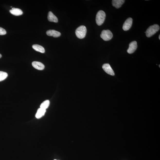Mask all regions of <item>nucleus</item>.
Returning a JSON list of instances; mask_svg holds the SVG:
<instances>
[{"mask_svg":"<svg viewBox=\"0 0 160 160\" xmlns=\"http://www.w3.org/2000/svg\"><path fill=\"white\" fill-rule=\"evenodd\" d=\"M159 40H160V35H159Z\"/></svg>","mask_w":160,"mask_h":160,"instance_id":"6ab92c4d","label":"nucleus"},{"mask_svg":"<svg viewBox=\"0 0 160 160\" xmlns=\"http://www.w3.org/2000/svg\"><path fill=\"white\" fill-rule=\"evenodd\" d=\"M159 67H160V65H159Z\"/></svg>","mask_w":160,"mask_h":160,"instance_id":"aec40b11","label":"nucleus"},{"mask_svg":"<svg viewBox=\"0 0 160 160\" xmlns=\"http://www.w3.org/2000/svg\"><path fill=\"white\" fill-rule=\"evenodd\" d=\"M106 15L104 12L99 11L97 13L96 17V22L97 24L100 26L104 22Z\"/></svg>","mask_w":160,"mask_h":160,"instance_id":"7ed1b4c3","label":"nucleus"},{"mask_svg":"<svg viewBox=\"0 0 160 160\" xmlns=\"http://www.w3.org/2000/svg\"><path fill=\"white\" fill-rule=\"evenodd\" d=\"M102 68L107 74L112 76L114 75V71L109 64H103L102 66Z\"/></svg>","mask_w":160,"mask_h":160,"instance_id":"0eeeda50","label":"nucleus"},{"mask_svg":"<svg viewBox=\"0 0 160 160\" xmlns=\"http://www.w3.org/2000/svg\"><path fill=\"white\" fill-rule=\"evenodd\" d=\"M32 64L33 67L39 70H43L45 68L44 64L40 62L33 61L32 62Z\"/></svg>","mask_w":160,"mask_h":160,"instance_id":"1a4fd4ad","label":"nucleus"},{"mask_svg":"<svg viewBox=\"0 0 160 160\" xmlns=\"http://www.w3.org/2000/svg\"><path fill=\"white\" fill-rule=\"evenodd\" d=\"M46 34L48 36H52L54 38H58L61 35L59 32L54 30H49L47 31Z\"/></svg>","mask_w":160,"mask_h":160,"instance_id":"6e6552de","label":"nucleus"},{"mask_svg":"<svg viewBox=\"0 0 160 160\" xmlns=\"http://www.w3.org/2000/svg\"><path fill=\"white\" fill-rule=\"evenodd\" d=\"M87 33L86 27L84 26H80L78 27L75 31L76 35L80 39L85 38Z\"/></svg>","mask_w":160,"mask_h":160,"instance_id":"f03ea898","label":"nucleus"},{"mask_svg":"<svg viewBox=\"0 0 160 160\" xmlns=\"http://www.w3.org/2000/svg\"><path fill=\"white\" fill-rule=\"evenodd\" d=\"M125 2L124 0H113L112 5L116 8H119L121 7Z\"/></svg>","mask_w":160,"mask_h":160,"instance_id":"9d476101","label":"nucleus"},{"mask_svg":"<svg viewBox=\"0 0 160 160\" xmlns=\"http://www.w3.org/2000/svg\"><path fill=\"white\" fill-rule=\"evenodd\" d=\"M46 112V110L41 108H39L35 115L36 118L37 119H40L44 115Z\"/></svg>","mask_w":160,"mask_h":160,"instance_id":"ddd939ff","label":"nucleus"},{"mask_svg":"<svg viewBox=\"0 0 160 160\" xmlns=\"http://www.w3.org/2000/svg\"><path fill=\"white\" fill-rule=\"evenodd\" d=\"M32 48L37 51L40 52L42 53L45 52L44 48L42 46L37 44H35L32 46Z\"/></svg>","mask_w":160,"mask_h":160,"instance_id":"4468645a","label":"nucleus"},{"mask_svg":"<svg viewBox=\"0 0 160 160\" xmlns=\"http://www.w3.org/2000/svg\"><path fill=\"white\" fill-rule=\"evenodd\" d=\"M2 57V56L0 54V58H1Z\"/></svg>","mask_w":160,"mask_h":160,"instance_id":"a211bd4d","label":"nucleus"},{"mask_svg":"<svg viewBox=\"0 0 160 160\" xmlns=\"http://www.w3.org/2000/svg\"><path fill=\"white\" fill-rule=\"evenodd\" d=\"M100 36L103 40L108 41L112 39L113 37V34L110 30H103L101 32Z\"/></svg>","mask_w":160,"mask_h":160,"instance_id":"20e7f679","label":"nucleus"},{"mask_svg":"<svg viewBox=\"0 0 160 160\" xmlns=\"http://www.w3.org/2000/svg\"><path fill=\"white\" fill-rule=\"evenodd\" d=\"M8 76L7 74L5 72L0 71V82L6 79Z\"/></svg>","mask_w":160,"mask_h":160,"instance_id":"dca6fc26","label":"nucleus"},{"mask_svg":"<svg viewBox=\"0 0 160 160\" xmlns=\"http://www.w3.org/2000/svg\"><path fill=\"white\" fill-rule=\"evenodd\" d=\"M54 160H57V159H54Z\"/></svg>","mask_w":160,"mask_h":160,"instance_id":"412c9836","label":"nucleus"},{"mask_svg":"<svg viewBox=\"0 0 160 160\" xmlns=\"http://www.w3.org/2000/svg\"><path fill=\"white\" fill-rule=\"evenodd\" d=\"M10 12L12 14L15 16H19L22 15L23 14V11L21 9L15 8H13L10 11Z\"/></svg>","mask_w":160,"mask_h":160,"instance_id":"f8f14e48","label":"nucleus"},{"mask_svg":"<svg viewBox=\"0 0 160 160\" xmlns=\"http://www.w3.org/2000/svg\"><path fill=\"white\" fill-rule=\"evenodd\" d=\"M50 104V101L48 100L45 101L41 104L40 108L46 110L49 106Z\"/></svg>","mask_w":160,"mask_h":160,"instance_id":"2eb2a0df","label":"nucleus"},{"mask_svg":"<svg viewBox=\"0 0 160 160\" xmlns=\"http://www.w3.org/2000/svg\"><path fill=\"white\" fill-rule=\"evenodd\" d=\"M137 48V42L136 41H134L130 43L129 47L127 50L128 54H132L135 51Z\"/></svg>","mask_w":160,"mask_h":160,"instance_id":"423d86ee","label":"nucleus"},{"mask_svg":"<svg viewBox=\"0 0 160 160\" xmlns=\"http://www.w3.org/2000/svg\"><path fill=\"white\" fill-rule=\"evenodd\" d=\"M132 19L131 17L128 18L125 21L123 26L122 29L123 30L125 31L129 30L132 26Z\"/></svg>","mask_w":160,"mask_h":160,"instance_id":"39448f33","label":"nucleus"},{"mask_svg":"<svg viewBox=\"0 0 160 160\" xmlns=\"http://www.w3.org/2000/svg\"><path fill=\"white\" fill-rule=\"evenodd\" d=\"M159 29V26L157 24H154L150 26L145 32L146 36L148 38H150L158 32Z\"/></svg>","mask_w":160,"mask_h":160,"instance_id":"f257e3e1","label":"nucleus"},{"mask_svg":"<svg viewBox=\"0 0 160 160\" xmlns=\"http://www.w3.org/2000/svg\"><path fill=\"white\" fill-rule=\"evenodd\" d=\"M6 31L4 29L0 27V35H4L6 34Z\"/></svg>","mask_w":160,"mask_h":160,"instance_id":"f3484780","label":"nucleus"},{"mask_svg":"<svg viewBox=\"0 0 160 160\" xmlns=\"http://www.w3.org/2000/svg\"><path fill=\"white\" fill-rule=\"evenodd\" d=\"M48 18V20L50 22L55 23L58 22V19L57 17L51 11H50L49 12Z\"/></svg>","mask_w":160,"mask_h":160,"instance_id":"9b49d317","label":"nucleus"}]
</instances>
